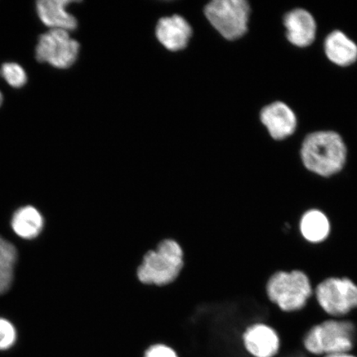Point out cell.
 I'll use <instances>...</instances> for the list:
<instances>
[{"mask_svg": "<svg viewBox=\"0 0 357 357\" xmlns=\"http://www.w3.org/2000/svg\"><path fill=\"white\" fill-rule=\"evenodd\" d=\"M301 158L310 172L329 177L345 166L347 149L342 138L334 132H316L303 142Z\"/></svg>", "mask_w": 357, "mask_h": 357, "instance_id": "6da1fadb", "label": "cell"}, {"mask_svg": "<svg viewBox=\"0 0 357 357\" xmlns=\"http://www.w3.org/2000/svg\"><path fill=\"white\" fill-rule=\"evenodd\" d=\"M354 323L344 319H328L307 331L303 339L305 350L311 356H325L349 352L356 344Z\"/></svg>", "mask_w": 357, "mask_h": 357, "instance_id": "7a4b0ae2", "label": "cell"}, {"mask_svg": "<svg viewBox=\"0 0 357 357\" xmlns=\"http://www.w3.org/2000/svg\"><path fill=\"white\" fill-rule=\"evenodd\" d=\"M314 291L309 276L301 270L275 272L266 284L269 300L287 312L302 310Z\"/></svg>", "mask_w": 357, "mask_h": 357, "instance_id": "3957f363", "label": "cell"}, {"mask_svg": "<svg viewBox=\"0 0 357 357\" xmlns=\"http://www.w3.org/2000/svg\"><path fill=\"white\" fill-rule=\"evenodd\" d=\"M183 251L173 240H164L155 251L146 254L138 267L137 278L146 284L166 285L173 282L182 269Z\"/></svg>", "mask_w": 357, "mask_h": 357, "instance_id": "277c9868", "label": "cell"}, {"mask_svg": "<svg viewBox=\"0 0 357 357\" xmlns=\"http://www.w3.org/2000/svg\"><path fill=\"white\" fill-rule=\"evenodd\" d=\"M249 4L245 0H215L205 8V15L223 38L236 40L247 33Z\"/></svg>", "mask_w": 357, "mask_h": 357, "instance_id": "5b68a950", "label": "cell"}, {"mask_svg": "<svg viewBox=\"0 0 357 357\" xmlns=\"http://www.w3.org/2000/svg\"><path fill=\"white\" fill-rule=\"evenodd\" d=\"M316 301L326 314L341 318L357 309V284L347 278H328L317 285Z\"/></svg>", "mask_w": 357, "mask_h": 357, "instance_id": "8992f818", "label": "cell"}, {"mask_svg": "<svg viewBox=\"0 0 357 357\" xmlns=\"http://www.w3.org/2000/svg\"><path fill=\"white\" fill-rule=\"evenodd\" d=\"M79 44L71 38L69 32L51 29L40 36L36 47V59L58 69H67L77 61Z\"/></svg>", "mask_w": 357, "mask_h": 357, "instance_id": "52a82bcc", "label": "cell"}, {"mask_svg": "<svg viewBox=\"0 0 357 357\" xmlns=\"http://www.w3.org/2000/svg\"><path fill=\"white\" fill-rule=\"evenodd\" d=\"M245 350L252 357H275L280 350V337L270 325L256 324L245 329L243 335Z\"/></svg>", "mask_w": 357, "mask_h": 357, "instance_id": "ba28073f", "label": "cell"}, {"mask_svg": "<svg viewBox=\"0 0 357 357\" xmlns=\"http://www.w3.org/2000/svg\"><path fill=\"white\" fill-rule=\"evenodd\" d=\"M261 120L270 135L275 140L284 139L296 130V116L282 102H275L265 107L261 113Z\"/></svg>", "mask_w": 357, "mask_h": 357, "instance_id": "9c48e42d", "label": "cell"}, {"mask_svg": "<svg viewBox=\"0 0 357 357\" xmlns=\"http://www.w3.org/2000/svg\"><path fill=\"white\" fill-rule=\"evenodd\" d=\"M284 24L287 38L294 46L305 47L314 41L317 25L310 13L297 8L284 16Z\"/></svg>", "mask_w": 357, "mask_h": 357, "instance_id": "30bf717a", "label": "cell"}, {"mask_svg": "<svg viewBox=\"0 0 357 357\" xmlns=\"http://www.w3.org/2000/svg\"><path fill=\"white\" fill-rule=\"evenodd\" d=\"M191 35L192 29L188 22L178 15L164 17L156 26V37L169 51L176 52L184 49Z\"/></svg>", "mask_w": 357, "mask_h": 357, "instance_id": "8fae6325", "label": "cell"}, {"mask_svg": "<svg viewBox=\"0 0 357 357\" xmlns=\"http://www.w3.org/2000/svg\"><path fill=\"white\" fill-rule=\"evenodd\" d=\"M73 3L71 0H41L37 2L39 19L52 29L73 31L77 28V20L66 11L67 6Z\"/></svg>", "mask_w": 357, "mask_h": 357, "instance_id": "7c38bea8", "label": "cell"}, {"mask_svg": "<svg viewBox=\"0 0 357 357\" xmlns=\"http://www.w3.org/2000/svg\"><path fill=\"white\" fill-rule=\"evenodd\" d=\"M300 231L307 242L319 244L328 239L331 233V222L322 211L311 208L301 218Z\"/></svg>", "mask_w": 357, "mask_h": 357, "instance_id": "4fadbf2b", "label": "cell"}, {"mask_svg": "<svg viewBox=\"0 0 357 357\" xmlns=\"http://www.w3.org/2000/svg\"><path fill=\"white\" fill-rule=\"evenodd\" d=\"M325 52L334 64L347 66L357 60V45L345 33L334 31L325 41Z\"/></svg>", "mask_w": 357, "mask_h": 357, "instance_id": "5bb4252c", "label": "cell"}, {"mask_svg": "<svg viewBox=\"0 0 357 357\" xmlns=\"http://www.w3.org/2000/svg\"><path fill=\"white\" fill-rule=\"evenodd\" d=\"M11 225L15 233L24 239H33L41 234L43 218L32 206L21 208L13 214Z\"/></svg>", "mask_w": 357, "mask_h": 357, "instance_id": "9a60e30c", "label": "cell"}, {"mask_svg": "<svg viewBox=\"0 0 357 357\" xmlns=\"http://www.w3.org/2000/svg\"><path fill=\"white\" fill-rule=\"evenodd\" d=\"M16 260L15 245L0 236V294L8 291L11 287Z\"/></svg>", "mask_w": 357, "mask_h": 357, "instance_id": "2e32d148", "label": "cell"}, {"mask_svg": "<svg viewBox=\"0 0 357 357\" xmlns=\"http://www.w3.org/2000/svg\"><path fill=\"white\" fill-rule=\"evenodd\" d=\"M3 78L13 88H21L26 83V75L21 66L16 63H6L0 71Z\"/></svg>", "mask_w": 357, "mask_h": 357, "instance_id": "e0dca14e", "label": "cell"}, {"mask_svg": "<svg viewBox=\"0 0 357 357\" xmlns=\"http://www.w3.org/2000/svg\"><path fill=\"white\" fill-rule=\"evenodd\" d=\"M16 330L8 320L0 319V350H6L15 344Z\"/></svg>", "mask_w": 357, "mask_h": 357, "instance_id": "ac0fdd59", "label": "cell"}, {"mask_svg": "<svg viewBox=\"0 0 357 357\" xmlns=\"http://www.w3.org/2000/svg\"><path fill=\"white\" fill-rule=\"evenodd\" d=\"M144 357H180L172 347L162 343L150 346L144 352Z\"/></svg>", "mask_w": 357, "mask_h": 357, "instance_id": "d6986e66", "label": "cell"}, {"mask_svg": "<svg viewBox=\"0 0 357 357\" xmlns=\"http://www.w3.org/2000/svg\"><path fill=\"white\" fill-rule=\"evenodd\" d=\"M323 357H357L356 355L352 354L351 351L349 352H341V354H332L328 356H325Z\"/></svg>", "mask_w": 357, "mask_h": 357, "instance_id": "ffe728a7", "label": "cell"}, {"mask_svg": "<svg viewBox=\"0 0 357 357\" xmlns=\"http://www.w3.org/2000/svg\"><path fill=\"white\" fill-rule=\"evenodd\" d=\"M287 357H306V356H303V354H296L289 355Z\"/></svg>", "mask_w": 357, "mask_h": 357, "instance_id": "44dd1931", "label": "cell"}, {"mask_svg": "<svg viewBox=\"0 0 357 357\" xmlns=\"http://www.w3.org/2000/svg\"><path fill=\"white\" fill-rule=\"evenodd\" d=\"M3 100V95H2V93L0 92V106H1Z\"/></svg>", "mask_w": 357, "mask_h": 357, "instance_id": "7402d4cb", "label": "cell"}]
</instances>
